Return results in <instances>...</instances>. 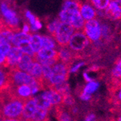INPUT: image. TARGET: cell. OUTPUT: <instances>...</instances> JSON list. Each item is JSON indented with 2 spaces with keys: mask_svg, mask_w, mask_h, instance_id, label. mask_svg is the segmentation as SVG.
<instances>
[{
  "mask_svg": "<svg viewBox=\"0 0 121 121\" xmlns=\"http://www.w3.org/2000/svg\"><path fill=\"white\" fill-rule=\"evenodd\" d=\"M34 99H35V101L37 104V107L43 108V109H48V110H51V109L52 108L53 106H52L49 103V102L43 97V96L42 94H41L36 97H34Z\"/></svg>",
  "mask_w": 121,
  "mask_h": 121,
  "instance_id": "20",
  "label": "cell"
},
{
  "mask_svg": "<svg viewBox=\"0 0 121 121\" xmlns=\"http://www.w3.org/2000/svg\"><path fill=\"white\" fill-rule=\"evenodd\" d=\"M90 97H91L90 94H85L83 92L81 95V98L82 99H83V100H88V99H89Z\"/></svg>",
  "mask_w": 121,
  "mask_h": 121,
  "instance_id": "29",
  "label": "cell"
},
{
  "mask_svg": "<svg viewBox=\"0 0 121 121\" xmlns=\"http://www.w3.org/2000/svg\"><path fill=\"white\" fill-rule=\"evenodd\" d=\"M26 16L28 19L30 23L31 24V29L33 30H36V28H35V22H36V18L35 17V16L33 15L30 12V11H26Z\"/></svg>",
  "mask_w": 121,
  "mask_h": 121,
  "instance_id": "26",
  "label": "cell"
},
{
  "mask_svg": "<svg viewBox=\"0 0 121 121\" xmlns=\"http://www.w3.org/2000/svg\"><path fill=\"white\" fill-rule=\"evenodd\" d=\"M42 95L52 106H57L60 104H62L63 103V97L56 91L49 90L43 92Z\"/></svg>",
  "mask_w": 121,
  "mask_h": 121,
  "instance_id": "9",
  "label": "cell"
},
{
  "mask_svg": "<svg viewBox=\"0 0 121 121\" xmlns=\"http://www.w3.org/2000/svg\"><path fill=\"white\" fill-rule=\"evenodd\" d=\"M83 30L86 36L91 41H97L102 37V28L99 22L92 19L86 22Z\"/></svg>",
  "mask_w": 121,
  "mask_h": 121,
  "instance_id": "6",
  "label": "cell"
},
{
  "mask_svg": "<svg viewBox=\"0 0 121 121\" xmlns=\"http://www.w3.org/2000/svg\"><path fill=\"white\" fill-rule=\"evenodd\" d=\"M80 14L84 20H90L94 19L96 15V10L89 4H82L80 7Z\"/></svg>",
  "mask_w": 121,
  "mask_h": 121,
  "instance_id": "11",
  "label": "cell"
},
{
  "mask_svg": "<svg viewBox=\"0 0 121 121\" xmlns=\"http://www.w3.org/2000/svg\"><path fill=\"white\" fill-rule=\"evenodd\" d=\"M37 109V104L34 97H30L25 102L23 110L20 120H30Z\"/></svg>",
  "mask_w": 121,
  "mask_h": 121,
  "instance_id": "8",
  "label": "cell"
},
{
  "mask_svg": "<svg viewBox=\"0 0 121 121\" xmlns=\"http://www.w3.org/2000/svg\"><path fill=\"white\" fill-rule=\"evenodd\" d=\"M109 121H117L116 119H114V118H111V120H109Z\"/></svg>",
  "mask_w": 121,
  "mask_h": 121,
  "instance_id": "38",
  "label": "cell"
},
{
  "mask_svg": "<svg viewBox=\"0 0 121 121\" xmlns=\"http://www.w3.org/2000/svg\"><path fill=\"white\" fill-rule=\"evenodd\" d=\"M55 117L58 121H71L69 114L65 110L63 104L55 106Z\"/></svg>",
  "mask_w": 121,
  "mask_h": 121,
  "instance_id": "18",
  "label": "cell"
},
{
  "mask_svg": "<svg viewBox=\"0 0 121 121\" xmlns=\"http://www.w3.org/2000/svg\"><path fill=\"white\" fill-rule=\"evenodd\" d=\"M105 15L111 20L121 19V0H112L109 2Z\"/></svg>",
  "mask_w": 121,
  "mask_h": 121,
  "instance_id": "7",
  "label": "cell"
},
{
  "mask_svg": "<svg viewBox=\"0 0 121 121\" xmlns=\"http://www.w3.org/2000/svg\"><path fill=\"white\" fill-rule=\"evenodd\" d=\"M34 57L40 59H54L59 58L58 57V51L42 47L39 52L34 54Z\"/></svg>",
  "mask_w": 121,
  "mask_h": 121,
  "instance_id": "12",
  "label": "cell"
},
{
  "mask_svg": "<svg viewBox=\"0 0 121 121\" xmlns=\"http://www.w3.org/2000/svg\"><path fill=\"white\" fill-rule=\"evenodd\" d=\"M92 4L98 9H106L109 4V0H91Z\"/></svg>",
  "mask_w": 121,
  "mask_h": 121,
  "instance_id": "22",
  "label": "cell"
},
{
  "mask_svg": "<svg viewBox=\"0 0 121 121\" xmlns=\"http://www.w3.org/2000/svg\"><path fill=\"white\" fill-rule=\"evenodd\" d=\"M9 86L28 85L30 87L39 85L36 81L29 74L16 69H9L8 72Z\"/></svg>",
  "mask_w": 121,
  "mask_h": 121,
  "instance_id": "2",
  "label": "cell"
},
{
  "mask_svg": "<svg viewBox=\"0 0 121 121\" xmlns=\"http://www.w3.org/2000/svg\"><path fill=\"white\" fill-rule=\"evenodd\" d=\"M95 116L94 115H88V117L86 118V121H92L94 119Z\"/></svg>",
  "mask_w": 121,
  "mask_h": 121,
  "instance_id": "34",
  "label": "cell"
},
{
  "mask_svg": "<svg viewBox=\"0 0 121 121\" xmlns=\"http://www.w3.org/2000/svg\"><path fill=\"white\" fill-rule=\"evenodd\" d=\"M99 87V83L94 81L89 82L86 85L85 89L83 90V93L87 94H91V93L94 92Z\"/></svg>",
  "mask_w": 121,
  "mask_h": 121,
  "instance_id": "25",
  "label": "cell"
},
{
  "mask_svg": "<svg viewBox=\"0 0 121 121\" xmlns=\"http://www.w3.org/2000/svg\"><path fill=\"white\" fill-rule=\"evenodd\" d=\"M1 11L4 17V21L9 28V30L13 32L14 34H17L20 31V28L18 26L19 20L14 10L11 9L7 2H2L1 4Z\"/></svg>",
  "mask_w": 121,
  "mask_h": 121,
  "instance_id": "5",
  "label": "cell"
},
{
  "mask_svg": "<svg viewBox=\"0 0 121 121\" xmlns=\"http://www.w3.org/2000/svg\"><path fill=\"white\" fill-rule=\"evenodd\" d=\"M29 31H30V27L28 26V25L25 24L23 28V32L26 33V34H29Z\"/></svg>",
  "mask_w": 121,
  "mask_h": 121,
  "instance_id": "31",
  "label": "cell"
},
{
  "mask_svg": "<svg viewBox=\"0 0 121 121\" xmlns=\"http://www.w3.org/2000/svg\"><path fill=\"white\" fill-rule=\"evenodd\" d=\"M3 117H2V114H0V121H3Z\"/></svg>",
  "mask_w": 121,
  "mask_h": 121,
  "instance_id": "37",
  "label": "cell"
},
{
  "mask_svg": "<svg viewBox=\"0 0 121 121\" xmlns=\"http://www.w3.org/2000/svg\"><path fill=\"white\" fill-rule=\"evenodd\" d=\"M89 43L90 40L88 39L83 32L76 31L71 36L67 47L74 53L79 54L83 57L81 52L89 47Z\"/></svg>",
  "mask_w": 121,
  "mask_h": 121,
  "instance_id": "3",
  "label": "cell"
},
{
  "mask_svg": "<svg viewBox=\"0 0 121 121\" xmlns=\"http://www.w3.org/2000/svg\"><path fill=\"white\" fill-rule=\"evenodd\" d=\"M83 65V63H80V64L76 65L74 68H73L70 70V72H75L76 70H78L79 69V68L81 67V66H82Z\"/></svg>",
  "mask_w": 121,
  "mask_h": 121,
  "instance_id": "30",
  "label": "cell"
},
{
  "mask_svg": "<svg viewBox=\"0 0 121 121\" xmlns=\"http://www.w3.org/2000/svg\"><path fill=\"white\" fill-rule=\"evenodd\" d=\"M34 61V57L23 54V55L22 56V57L20 58V61L16 65L15 67H14L13 68H10V69H16V70H18L20 71H22V72H24V73H27V72L30 68V66L31 65V64L33 63Z\"/></svg>",
  "mask_w": 121,
  "mask_h": 121,
  "instance_id": "10",
  "label": "cell"
},
{
  "mask_svg": "<svg viewBox=\"0 0 121 121\" xmlns=\"http://www.w3.org/2000/svg\"><path fill=\"white\" fill-rule=\"evenodd\" d=\"M117 115H119V117L116 119V120L117 121H121V112L119 113V114H117Z\"/></svg>",
  "mask_w": 121,
  "mask_h": 121,
  "instance_id": "36",
  "label": "cell"
},
{
  "mask_svg": "<svg viewBox=\"0 0 121 121\" xmlns=\"http://www.w3.org/2000/svg\"><path fill=\"white\" fill-rule=\"evenodd\" d=\"M74 31L75 29L70 24L61 23L53 38L60 47H67Z\"/></svg>",
  "mask_w": 121,
  "mask_h": 121,
  "instance_id": "4",
  "label": "cell"
},
{
  "mask_svg": "<svg viewBox=\"0 0 121 121\" xmlns=\"http://www.w3.org/2000/svg\"><path fill=\"white\" fill-rule=\"evenodd\" d=\"M9 87L8 72L0 67V93L6 91Z\"/></svg>",
  "mask_w": 121,
  "mask_h": 121,
  "instance_id": "17",
  "label": "cell"
},
{
  "mask_svg": "<svg viewBox=\"0 0 121 121\" xmlns=\"http://www.w3.org/2000/svg\"><path fill=\"white\" fill-rule=\"evenodd\" d=\"M30 36L31 35L30 34H26V33H23V32H21V33L19 32L14 34L11 43H12L15 47H18L22 43L29 42Z\"/></svg>",
  "mask_w": 121,
  "mask_h": 121,
  "instance_id": "15",
  "label": "cell"
},
{
  "mask_svg": "<svg viewBox=\"0 0 121 121\" xmlns=\"http://www.w3.org/2000/svg\"><path fill=\"white\" fill-rule=\"evenodd\" d=\"M5 58H6V55L4 54H2V52H0V67L3 68V65L4 63V61H5Z\"/></svg>",
  "mask_w": 121,
  "mask_h": 121,
  "instance_id": "28",
  "label": "cell"
},
{
  "mask_svg": "<svg viewBox=\"0 0 121 121\" xmlns=\"http://www.w3.org/2000/svg\"><path fill=\"white\" fill-rule=\"evenodd\" d=\"M60 23H61L60 20L59 19H56L47 26V28L49 33L52 36H54V34H55V32H56L57 29V28Z\"/></svg>",
  "mask_w": 121,
  "mask_h": 121,
  "instance_id": "23",
  "label": "cell"
},
{
  "mask_svg": "<svg viewBox=\"0 0 121 121\" xmlns=\"http://www.w3.org/2000/svg\"><path fill=\"white\" fill-rule=\"evenodd\" d=\"M112 78L119 79L121 78V58L117 61L115 67L112 72Z\"/></svg>",
  "mask_w": 121,
  "mask_h": 121,
  "instance_id": "24",
  "label": "cell"
},
{
  "mask_svg": "<svg viewBox=\"0 0 121 121\" xmlns=\"http://www.w3.org/2000/svg\"><path fill=\"white\" fill-rule=\"evenodd\" d=\"M29 44L35 54L38 53L39 50L42 48V41L41 36L38 34L31 35L30 39L29 40Z\"/></svg>",
  "mask_w": 121,
  "mask_h": 121,
  "instance_id": "16",
  "label": "cell"
},
{
  "mask_svg": "<svg viewBox=\"0 0 121 121\" xmlns=\"http://www.w3.org/2000/svg\"><path fill=\"white\" fill-rule=\"evenodd\" d=\"M70 69L71 68L70 66L61 62H59L52 66V74L48 82V89H50L54 85L67 81L69 77Z\"/></svg>",
  "mask_w": 121,
  "mask_h": 121,
  "instance_id": "1",
  "label": "cell"
},
{
  "mask_svg": "<svg viewBox=\"0 0 121 121\" xmlns=\"http://www.w3.org/2000/svg\"><path fill=\"white\" fill-rule=\"evenodd\" d=\"M83 77H84V78L86 79V81H88V82H92L93 81V80L90 78V77L89 76V75H88L86 73L83 74Z\"/></svg>",
  "mask_w": 121,
  "mask_h": 121,
  "instance_id": "33",
  "label": "cell"
},
{
  "mask_svg": "<svg viewBox=\"0 0 121 121\" xmlns=\"http://www.w3.org/2000/svg\"><path fill=\"white\" fill-rule=\"evenodd\" d=\"M3 121H21L20 119H4Z\"/></svg>",
  "mask_w": 121,
  "mask_h": 121,
  "instance_id": "35",
  "label": "cell"
},
{
  "mask_svg": "<svg viewBox=\"0 0 121 121\" xmlns=\"http://www.w3.org/2000/svg\"><path fill=\"white\" fill-rule=\"evenodd\" d=\"M21 121H30V120H20Z\"/></svg>",
  "mask_w": 121,
  "mask_h": 121,
  "instance_id": "39",
  "label": "cell"
},
{
  "mask_svg": "<svg viewBox=\"0 0 121 121\" xmlns=\"http://www.w3.org/2000/svg\"><path fill=\"white\" fill-rule=\"evenodd\" d=\"M85 20L82 17L80 14V11H77L73 15V17L70 21V25L75 30H82L84 28L85 26Z\"/></svg>",
  "mask_w": 121,
  "mask_h": 121,
  "instance_id": "14",
  "label": "cell"
},
{
  "mask_svg": "<svg viewBox=\"0 0 121 121\" xmlns=\"http://www.w3.org/2000/svg\"><path fill=\"white\" fill-rule=\"evenodd\" d=\"M49 111L47 109L37 107L30 121H49Z\"/></svg>",
  "mask_w": 121,
  "mask_h": 121,
  "instance_id": "13",
  "label": "cell"
},
{
  "mask_svg": "<svg viewBox=\"0 0 121 121\" xmlns=\"http://www.w3.org/2000/svg\"><path fill=\"white\" fill-rule=\"evenodd\" d=\"M19 47L21 51L23 52V54H27V55L28 56H30V57H34V54L35 53L33 52L30 44H29V42H24V43H20V44L17 47Z\"/></svg>",
  "mask_w": 121,
  "mask_h": 121,
  "instance_id": "21",
  "label": "cell"
},
{
  "mask_svg": "<svg viewBox=\"0 0 121 121\" xmlns=\"http://www.w3.org/2000/svg\"><path fill=\"white\" fill-rule=\"evenodd\" d=\"M41 41H42V47L52 49L58 51L60 47L57 44L56 41L48 36H41Z\"/></svg>",
  "mask_w": 121,
  "mask_h": 121,
  "instance_id": "19",
  "label": "cell"
},
{
  "mask_svg": "<svg viewBox=\"0 0 121 121\" xmlns=\"http://www.w3.org/2000/svg\"><path fill=\"white\" fill-rule=\"evenodd\" d=\"M41 26H41V23H40V21H39L38 19H36V22H35V28H36V30L41 28Z\"/></svg>",
  "mask_w": 121,
  "mask_h": 121,
  "instance_id": "32",
  "label": "cell"
},
{
  "mask_svg": "<svg viewBox=\"0 0 121 121\" xmlns=\"http://www.w3.org/2000/svg\"><path fill=\"white\" fill-rule=\"evenodd\" d=\"M11 49L10 43H0V52H2V54H5L7 56V53Z\"/></svg>",
  "mask_w": 121,
  "mask_h": 121,
  "instance_id": "27",
  "label": "cell"
}]
</instances>
